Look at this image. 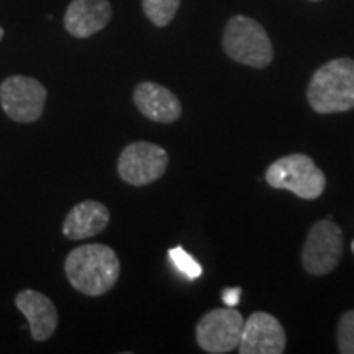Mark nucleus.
<instances>
[{"mask_svg": "<svg viewBox=\"0 0 354 354\" xmlns=\"http://www.w3.org/2000/svg\"><path fill=\"white\" fill-rule=\"evenodd\" d=\"M64 271L69 284L88 297L107 294L120 277V259L112 248L100 243L74 248L66 256Z\"/></svg>", "mask_w": 354, "mask_h": 354, "instance_id": "nucleus-1", "label": "nucleus"}, {"mask_svg": "<svg viewBox=\"0 0 354 354\" xmlns=\"http://www.w3.org/2000/svg\"><path fill=\"white\" fill-rule=\"evenodd\" d=\"M310 107L318 113H339L354 109V61L336 57L318 68L307 88Z\"/></svg>", "mask_w": 354, "mask_h": 354, "instance_id": "nucleus-2", "label": "nucleus"}, {"mask_svg": "<svg viewBox=\"0 0 354 354\" xmlns=\"http://www.w3.org/2000/svg\"><path fill=\"white\" fill-rule=\"evenodd\" d=\"M223 50L236 63L256 69L268 68L274 56L264 26L245 15L233 17L225 26Z\"/></svg>", "mask_w": 354, "mask_h": 354, "instance_id": "nucleus-3", "label": "nucleus"}, {"mask_svg": "<svg viewBox=\"0 0 354 354\" xmlns=\"http://www.w3.org/2000/svg\"><path fill=\"white\" fill-rule=\"evenodd\" d=\"M266 180L272 189L289 190L304 201H315L326 185V177L315 161L300 153L274 161L266 171Z\"/></svg>", "mask_w": 354, "mask_h": 354, "instance_id": "nucleus-4", "label": "nucleus"}, {"mask_svg": "<svg viewBox=\"0 0 354 354\" xmlns=\"http://www.w3.org/2000/svg\"><path fill=\"white\" fill-rule=\"evenodd\" d=\"M48 91L38 79L8 76L0 82V105L15 123H33L43 117Z\"/></svg>", "mask_w": 354, "mask_h": 354, "instance_id": "nucleus-5", "label": "nucleus"}, {"mask_svg": "<svg viewBox=\"0 0 354 354\" xmlns=\"http://www.w3.org/2000/svg\"><path fill=\"white\" fill-rule=\"evenodd\" d=\"M344 250L343 232L331 220H318L310 228L302 251L304 269L312 276H326L339 264Z\"/></svg>", "mask_w": 354, "mask_h": 354, "instance_id": "nucleus-6", "label": "nucleus"}, {"mask_svg": "<svg viewBox=\"0 0 354 354\" xmlns=\"http://www.w3.org/2000/svg\"><path fill=\"white\" fill-rule=\"evenodd\" d=\"M169 165V156L161 146L148 141H135L125 146L117 162L118 176L123 183L143 187L158 180Z\"/></svg>", "mask_w": 354, "mask_h": 354, "instance_id": "nucleus-7", "label": "nucleus"}, {"mask_svg": "<svg viewBox=\"0 0 354 354\" xmlns=\"http://www.w3.org/2000/svg\"><path fill=\"white\" fill-rule=\"evenodd\" d=\"M245 318L234 307L215 308L197 323V344L205 353L225 354L238 348Z\"/></svg>", "mask_w": 354, "mask_h": 354, "instance_id": "nucleus-8", "label": "nucleus"}, {"mask_svg": "<svg viewBox=\"0 0 354 354\" xmlns=\"http://www.w3.org/2000/svg\"><path fill=\"white\" fill-rule=\"evenodd\" d=\"M287 336L284 326L271 313L254 312L243 323L238 349L241 354H282Z\"/></svg>", "mask_w": 354, "mask_h": 354, "instance_id": "nucleus-9", "label": "nucleus"}, {"mask_svg": "<svg viewBox=\"0 0 354 354\" xmlns=\"http://www.w3.org/2000/svg\"><path fill=\"white\" fill-rule=\"evenodd\" d=\"M133 102L143 117L156 123H174L183 115L179 99L156 82H140L133 92Z\"/></svg>", "mask_w": 354, "mask_h": 354, "instance_id": "nucleus-10", "label": "nucleus"}, {"mask_svg": "<svg viewBox=\"0 0 354 354\" xmlns=\"http://www.w3.org/2000/svg\"><path fill=\"white\" fill-rule=\"evenodd\" d=\"M15 305L28 322L30 335L35 342H46L55 335L59 317L51 299L38 290L25 289L17 294Z\"/></svg>", "mask_w": 354, "mask_h": 354, "instance_id": "nucleus-11", "label": "nucleus"}, {"mask_svg": "<svg viewBox=\"0 0 354 354\" xmlns=\"http://www.w3.org/2000/svg\"><path fill=\"white\" fill-rule=\"evenodd\" d=\"M112 19L109 0H73L64 13V28L76 38L99 33Z\"/></svg>", "mask_w": 354, "mask_h": 354, "instance_id": "nucleus-12", "label": "nucleus"}, {"mask_svg": "<svg viewBox=\"0 0 354 354\" xmlns=\"http://www.w3.org/2000/svg\"><path fill=\"white\" fill-rule=\"evenodd\" d=\"M110 212L97 201L79 202L69 210L63 223V233L69 240H87L109 227Z\"/></svg>", "mask_w": 354, "mask_h": 354, "instance_id": "nucleus-13", "label": "nucleus"}, {"mask_svg": "<svg viewBox=\"0 0 354 354\" xmlns=\"http://www.w3.org/2000/svg\"><path fill=\"white\" fill-rule=\"evenodd\" d=\"M180 0H143V12L156 26L169 25L179 10Z\"/></svg>", "mask_w": 354, "mask_h": 354, "instance_id": "nucleus-14", "label": "nucleus"}, {"mask_svg": "<svg viewBox=\"0 0 354 354\" xmlns=\"http://www.w3.org/2000/svg\"><path fill=\"white\" fill-rule=\"evenodd\" d=\"M167 256H169L172 266H174L184 277H187L189 281H196V279H198L203 274L202 266L198 264L197 261L194 259V256L189 254L183 246L171 248V250L167 251Z\"/></svg>", "mask_w": 354, "mask_h": 354, "instance_id": "nucleus-15", "label": "nucleus"}, {"mask_svg": "<svg viewBox=\"0 0 354 354\" xmlns=\"http://www.w3.org/2000/svg\"><path fill=\"white\" fill-rule=\"evenodd\" d=\"M338 351L354 354V310L343 313L338 322Z\"/></svg>", "mask_w": 354, "mask_h": 354, "instance_id": "nucleus-16", "label": "nucleus"}, {"mask_svg": "<svg viewBox=\"0 0 354 354\" xmlns=\"http://www.w3.org/2000/svg\"><path fill=\"white\" fill-rule=\"evenodd\" d=\"M241 299V287H230L221 292V300L227 307H236Z\"/></svg>", "mask_w": 354, "mask_h": 354, "instance_id": "nucleus-17", "label": "nucleus"}, {"mask_svg": "<svg viewBox=\"0 0 354 354\" xmlns=\"http://www.w3.org/2000/svg\"><path fill=\"white\" fill-rule=\"evenodd\" d=\"M3 33H6V32H3V28H2V26H0V41H2V38H3Z\"/></svg>", "mask_w": 354, "mask_h": 354, "instance_id": "nucleus-18", "label": "nucleus"}, {"mask_svg": "<svg viewBox=\"0 0 354 354\" xmlns=\"http://www.w3.org/2000/svg\"><path fill=\"white\" fill-rule=\"evenodd\" d=\"M351 248H353V253H354V241H353V245H351Z\"/></svg>", "mask_w": 354, "mask_h": 354, "instance_id": "nucleus-19", "label": "nucleus"}, {"mask_svg": "<svg viewBox=\"0 0 354 354\" xmlns=\"http://www.w3.org/2000/svg\"><path fill=\"white\" fill-rule=\"evenodd\" d=\"M312 2H318V0H312Z\"/></svg>", "mask_w": 354, "mask_h": 354, "instance_id": "nucleus-20", "label": "nucleus"}]
</instances>
